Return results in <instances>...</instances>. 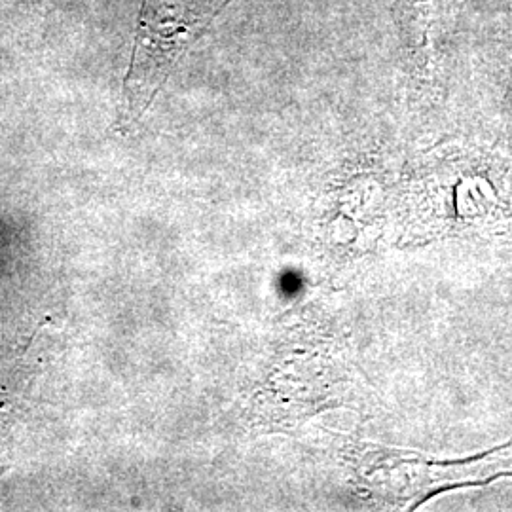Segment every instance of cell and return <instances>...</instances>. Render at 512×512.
<instances>
[{"instance_id": "obj_1", "label": "cell", "mask_w": 512, "mask_h": 512, "mask_svg": "<svg viewBox=\"0 0 512 512\" xmlns=\"http://www.w3.org/2000/svg\"><path fill=\"white\" fill-rule=\"evenodd\" d=\"M232 0H145L126 78L128 112L147 109L184 52Z\"/></svg>"}]
</instances>
